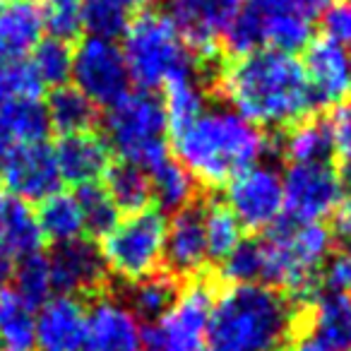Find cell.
<instances>
[{"label": "cell", "instance_id": "9a60e30c", "mask_svg": "<svg viewBox=\"0 0 351 351\" xmlns=\"http://www.w3.org/2000/svg\"><path fill=\"white\" fill-rule=\"evenodd\" d=\"M87 332V301L77 296H51L34 320V346L39 351H82Z\"/></svg>", "mask_w": 351, "mask_h": 351}, {"label": "cell", "instance_id": "603a6c76", "mask_svg": "<svg viewBox=\"0 0 351 351\" xmlns=\"http://www.w3.org/2000/svg\"><path fill=\"white\" fill-rule=\"evenodd\" d=\"M313 335L332 351H351V296L322 287L313 301Z\"/></svg>", "mask_w": 351, "mask_h": 351}, {"label": "cell", "instance_id": "d6986e66", "mask_svg": "<svg viewBox=\"0 0 351 351\" xmlns=\"http://www.w3.org/2000/svg\"><path fill=\"white\" fill-rule=\"evenodd\" d=\"M41 34L44 25L36 0H10L0 5V63L27 60Z\"/></svg>", "mask_w": 351, "mask_h": 351}, {"label": "cell", "instance_id": "7a4b0ae2", "mask_svg": "<svg viewBox=\"0 0 351 351\" xmlns=\"http://www.w3.org/2000/svg\"><path fill=\"white\" fill-rule=\"evenodd\" d=\"M301 301L265 284H229L207 320L210 351H274L289 341Z\"/></svg>", "mask_w": 351, "mask_h": 351}, {"label": "cell", "instance_id": "7bdbcfd3", "mask_svg": "<svg viewBox=\"0 0 351 351\" xmlns=\"http://www.w3.org/2000/svg\"><path fill=\"white\" fill-rule=\"evenodd\" d=\"M5 3H10V0H0V5H5Z\"/></svg>", "mask_w": 351, "mask_h": 351}, {"label": "cell", "instance_id": "60d3db41", "mask_svg": "<svg viewBox=\"0 0 351 351\" xmlns=\"http://www.w3.org/2000/svg\"><path fill=\"white\" fill-rule=\"evenodd\" d=\"M15 267H17V260L0 250V287H8V282L15 277Z\"/></svg>", "mask_w": 351, "mask_h": 351}, {"label": "cell", "instance_id": "f1b7e54d", "mask_svg": "<svg viewBox=\"0 0 351 351\" xmlns=\"http://www.w3.org/2000/svg\"><path fill=\"white\" fill-rule=\"evenodd\" d=\"M161 101H164L166 111L169 142L173 137L183 135L202 116V94L193 75H181V77L169 80L161 87Z\"/></svg>", "mask_w": 351, "mask_h": 351}, {"label": "cell", "instance_id": "8fae6325", "mask_svg": "<svg viewBox=\"0 0 351 351\" xmlns=\"http://www.w3.org/2000/svg\"><path fill=\"white\" fill-rule=\"evenodd\" d=\"M224 200L239 219L243 234L258 236L282 217L284 186L282 176L272 169H248L231 178L224 188Z\"/></svg>", "mask_w": 351, "mask_h": 351}, {"label": "cell", "instance_id": "4316f807", "mask_svg": "<svg viewBox=\"0 0 351 351\" xmlns=\"http://www.w3.org/2000/svg\"><path fill=\"white\" fill-rule=\"evenodd\" d=\"M152 193H154V205L164 215H176L193 200H197L202 188L197 181L186 171V166L176 159L173 154L164 161L156 171L149 173Z\"/></svg>", "mask_w": 351, "mask_h": 351}, {"label": "cell", "instance_id": "2e32d148", "mask_svg": "<svg viewBox=\"0 0 351 351\" xmlns=\"http://www.w3.org/2000/svg\"><path fill=\"white\" fill-rule=\"evenodd\" d=\"M53 154L60 171V181L77 188L101 181L108 166L116 159L106 135H101L99 130L60 135L53 147Z\"/></svg>", "mask_w": 351, "mask_h": 351}, {"label": "cell", "instance_id": "7402d4cb", "mask_svg": "<svg viewBox=\"0 0 351 351\" xmlns=\"http://www.w3.org/2000/svg\"><path fill=\"white\" fill-rule=\"evenodd\" d=\"M46 116L49 125L58 135H73V132H94L104 125V111L80 92L75 84L51 89L46 101Z\"/></svg>", "mask_w": 351, "mask_h": 351}, {"label": "cell", "instance_id": "52a82bcc", "mask_svg": "<svg viewBox=\"0 0 351 351\" xmlns=\"http://www.w3.org/2000/svg\"><path fill=\"white\" fill-rule=\"evenodd\" d=\"M284 210L282 215L293 224H317L330 221L339 202L344 200V188L335 161L322 164H291L284 176Z\"/></svg>", "mask_w": 351, "mask_h": 351}, {"label": "cell", "instance_id": "277c9868", "mask_svg": "<svg viewBox=\"0 0 351 351\" xmlns=\"http://www.w3.org/2000/svg\"><path fill=\"white\" fill-rule=\"evenodd\" d=\"M128 77L142 92H161L169 80L193 75V56L161 5H142L123 32Z\"/></svg>", "mask_w": 351, "mask_h": 351}, {"label": "cell", "instance_id": "b9f144b4", "mask_svg": "<svg viewBox=\"0 0 351 351\" xmlns=\"http://www.w3.org/2000/svg\"><path fill=\"white\" fill-rule=\"evenodd\" d=\"M125 3L132 10H137V8H142V5H159V0H125Z\"/></svg>", "mask_w": 351, "mask_h": 351}, {"label": "cell", "instance_id": "5bb4252c", "mask_svg": "<svg viewBox=\"0 0 351 351\" xmlns=\"http://www.w3.org/2000/svg\"><path fill=\"white\" fill-rule=\"evenodd\" d=\"M301 65L313 84L322 108L341 101L351 94V65L346 49L325 32L311 36L301 51Z\"/></svg>", "mask_w": 351, "mask_h": 351}, {"label": "cell", "instance_id": "ab89813d", "mask_svg": "<svg viewBox=\"0 0 351 351\" xmlns=\"http://www.w3.org/2000/svg\"><path fill=\"white\" fill-rule=\"evenodd\" d=\"M289 3H291L298 15H303L308 22H315V20H322V15H325L327 8H330L335 0H289Z\"/></svg>", "mask_w": 351, "mask_h": 351}, {"label": "cell", "instance_id": "f546056e", "mask_svg": "<svg viewBox=\"0 0 351 351\" xmlns=\"http://www.w3.org/2000/svg\"><path fill=\"white\" fill-rule=\"evenodd\" d=\"M75 197H77L80 210H82L84 236H87V239L99 241L101 236H106L108 231L116 229V224L121 221V212L113 205L111 195H108L106 188L101 186V181L80 186Z\"/></svg>", "mask_w": 351, "mask_h": 351}, {"label": "cell", "instance_id": "44dd1931", "mask_svg": "<svg viewBox=\"0 0 351 351\" xmlns=\"http://www.w3.org/2000/svg\"><path fill=\"white\" fill-rule=\"evenodd\" d=\"M49 130L41 101H0V159L17 147L46 142Z\"/></svg>", "mask_w": 351, "mask_h": 351}, {"label": "cell", "instance_id": "f35d334b", "mask_svg": "<svg viewBox=\"0 0 351 351\" xmlns=\"http://www.w3.org/2000/svg\"><path fill=\"white\" fill-rule=\"evenodd\" d=\"M330 229L335 234L339 250H349L351 248V197L349 195H344V200L339 202L335 215L330 217Z\"/></svg>", "mask_w": 351, "mask_h": 351}, {"label": "cell", "instance_id": "6da1fadb", "mask_svg": "<svg viewBox=\"0 0 351 351\" xmlns=\"http://www.w3.org/2000/svg\"><path fill=\"white\" fill-rule=\"evenodd\" d=\"M202 97L231 104L243 121L265 132L284 130L301 118L325 111L301 58L274 49L226 58Z\"/></svg>", "mask_w": 351, "mask_h": 351}, {"label": "cell", "instance_id": "e0dca14e", "mask_svg": "<svg viewBox=\"0 0 351 351\" xmlns=\"http://www.w3.org/2000/svg\"><path fill=\"white\" fill-rule=\"evenodd\" d=\"M140 322L113 293L87 301L82 351H137Z\"/></svg>", "mask_w": 351, "mask_h": 351}, {"label": "cell", "instance_id": "74e56055", "mask_svg": "<svg viewBox=\"0 0 351 351\" xmlns=\"http://www.w3.org/2000/svg\"><path fill=\"white\" fill-rule=\"evenodd\" d=\"M325 287L339 289L351 296V248L337 250L325 267Z\"/></svg>", "mask_w": 351, "mask_h": 351}, {"label": "cell", "instance_id": "9c48e42d", "mask_svg": "<svg viewBox=\"0 0 351 351\" xmlns=\"http://www.w3.org/2000/svg\"><path fill=\"white\" fill-rule=\"evenodd\" d=\"M73 84L99 108H111L130 92L123 53L113 41L87 36L75 44Z\"/></svg>", "mask_w": 351, "mask_h": 351}, {"label": "cell", "instance_id": "5b68a950", "mask_svg": "<svg viewBox=\"0 0 351 351\" xmlns=\"http://www.w3.org/2000/svg\"><path fill=\"white\" fill-rule=\"evenodd\" d=\"M104 123L113 154L142 169L147 176L171 156L161 92H128L121 101L106 108Z\"/></svg>", "mask_w": 351, "mask_h": 351}, {"label": "cell", "instance_id": "ba28073f", "mask_svg": "<svg viewBox=\"0 0 351 351\" xmlns=\"http://www.w3.org/2000/svg\"><path fill=\"white\" fill-rule=\"evenodd\" d=\"M243 0H171V20L193 56V68L226 58L221 36Z\"/></svg>", "mask_w": 351, "mask_h": 351}, {"label": "cell", "instance_id": "ee69618b", "mask_svg": "<svg viewBox=\"0 0 351 351\" xmlns=\"http://www.w3.org/2000/svg\"><path fill=\"white\" fill-rule=\"evenodd\" d=\"M349 65H351V56H349Z\"/></svg>", "mask_w": 351, "mask_h": 351}, {"label": "cell", "instance_id": "ffe728a7", "mask_svg": "<svg viewBox=\"0 0 351 351\" xmlns=\"http://www.w3.org/2000/svg\"><path fill=\"white\" fill-rule=\"evenodd\" d=\"M41 245L44 236L29 202L10 193H0V250L20 263L29 255L41 253Z\"/></svg>", "mask_w": 351, "mask_h": 351}, {"label": "cell", "instance_id": "30bf717a", "mask_svg": "<svg viewBox=\"0 0 351 351\" xmlns=\"http://www.w3.org/2000/svg\"><path fill=\"white\" fill-rule=\"evenodd\" d=\"M46 258L51 265L53 289H58L65 296L92 301V298L113 293L116 289V279L108 274L97 241L87 239V236L53 245L51 255Z\"/></svg>", "mask_w": 351, "mask_h": 351}, {"label": "cell", "instance_id": "7c38bea8", "mask_svg": "<svg viewBox=\"0 0 351 351\" xmlns=\"http://www.w3.org/2000/svg\"><path fill=\"white\" fill-rule=\"evenodd\" d=\"M0 181L10 195L25 202H44L60 191V171L53 147L49 142H34L12 149L0 159Z\"/></svg>", "mask_w": 351, "mask_h": 351}, {"label": "cell", "instance_id": "d590c367", "mask_svg": "<svg viewBox=\"0 0 351 351\" xmlns=\"http://www.w3.org/2000/svg\"><path fill=\"white\" fill-rule=\"evenodd\" d=\"M332 137V156L337 166L351 164V94L325 108Z\"/></svg>", "mask_w": 351, "mask_h": 351}, {"label": "cell", "instance_id": "4dcf8cb0", "mask_svg": "<svg viewBox=\"0 0 351 351\" xmlns=\"http://www.w3.org/2000/svg\"><path fill=\"white\" fill-rule=\"evenodd\" d=\"M73 56H75V46L65 44L58 39H41L39 46L32 51V68H34L36 77L41 80L44 87H63L70 84L73 77Z\"/></svg>", "mask_w": 351, "mask_h": 351}, {"label": "cell", "instance_id": "484cf974", "mask_svg": "<svg viewBox=\"0 0 351 351\" xmlns=\"http://www.w3.org/2000/svg\"><path fill=\"white\" fill-rule=\"evenodd\" d=\"M36 221L44 241L58 245L68 243V241L82 239L84 236V219L80 202L75 193L58 191L44 202H39V212H36Z\"/></svg>", "mask_w": 351, "mask_h": 351}, {"label": "cell", "instance_id": "d4e9b609", "mask_svg": "<svg viewBox=\"0 0 351 351\" xmlns=\"http://www.w3.org/2000/svg\"><path fill=\"white\" fill-rule=\"evenodd\" d=\"M243 241V229L239 219L226 205L224 193L217 191L205 195V243H207V263L219 267L236 245Z\"/></svg>", "mask_w": 351, "mask_h": 351}, {"label": "cell", "instance_id": "836d02e7", "mask_svg": "<svg viewBox=\"0 0 351 351\" xmlns=\"http://www.w3.org/2000/svg\"><path fill=\"white\" fill-rule=\"evenodd\" d=\"M15 291L29 303L32 308L44 306L53 293V279H51L49 258L41 253H34L29 258L20 260L15 267Z\"/></svg>", "mask_w": 351, "mask_h": 351}, {"label": "cell", "instance_id": "1f68e13d", "mask_svg": "<svg viewBox=\"0 0 351 351\" xmlns=\"http://www.w3.org/2000/svg\"><path fill=\"white\" fill-rule=\"evenodd\" d=\"M41 15V25L51 34V39L77 44L84 34L82 0H36Z\"/></svg>", "mask_w": 351, "mask_h": 351}, {"label": "cell", "instance_id": "4fadbf2b", "mask_svg": "<svg viewBox=\"0 0 351 351\" xmlns=\"http://www.w3.org/2000/svg\"><path fill=\"white\" fill-rule=\"evenodd\" d=\"M205 195L171 215L164 243V269L178 279H191L207 267V243H205Z\"/></svg>", "mask_w": 351, "mask_h": 351}, {"label": "cell", "instance_id": "f6af8a7d", "mask_svg": "<svg viewBox=\"0 0 351 351\" xmlns=\"http://www.w3.org/2000/svg\"><path fill=\"white\" fill-rule=\"evenodd\" d=\"M274 351H284V349H274Z\"/></svg>", "mask_w": 351, "mask_h": 351}, {"label": "cell", "instance_id": "e575fe53", "mask_svg": "<svg viewBox=\"0 0 351 351\" xmlns=\"http://www.w3.org/2000/svg\"><path fill=\"white\" fill-rule=\"evenodd\" d=\"M44 89L29 60L0 63V101H39Z\"/></svg>", "mask_w": 351, "mask_h": 351}, {"label": "cell", "instance_id": "ac0fdd59", "mask_svg": "<svg viewBox=\"0 0 351 351\" xmlns=\"http://www.w3.org/2000/svg\"><path fill=\"white\" fill-rule=\"evenodd\" d=\"M181 291H183V279L161 269V272L152 274V277L135 284L116 282L113 296L135 315L140 327H145L159 322L176 306Z\"/></svg>", "mask_w": 351, "mask_h": 351}, {"label": "cell", "instance_id": "83f0119b", "mask_svg": "<svg viewBox=\"0 0 351 351\" xmlns=\"http://www.w3.org/2000/svg\"><path fill=\"white\" fill-rule=\"evenodd\" d=\"M36 311L12 287H0V351H32Z\"/></svg>", "mask_w": 351, "mask_h": 351}, {"label": "cell", "instance_id": "8d00e7d4", "mask_svg": "<svg viewBox=\"0 0 351 351\" xmlns=\"http://www.w3.org/2000/svg\"><path fill=\"white\" fill-rule=\"evenodd\" d=\"M322 32L351 49V0H335L322 15Z\"/></svg>", "mask_w": 351, "mask_h": 351}, {"label": "cell", "instance_id": "d6a6232c", "mask_svg": "<svg viewBox=\"0 0 351 351\" xmlns=\"http://www.w3.org/2000/svg\"><path fill=\"white\" fill-rule=\"evenodd\" d=\"M132 12L135 10L125 0H82L84 29L92 32L97 39L113 41L123 36Z\"/></svg>", "mask_w": 351, "mask_h": 351}, {"label": "cell", "instance_id": "8992f818", "mask_svg": "<svg viewBox=\"0 0 351 351\" xmlns=\"http://www.w3.org/2000/svg\"><path fill=\"white\" fill-rule=\"evenodd\" d=\"M169 219L156 205L123 217L116 229L97 241L108 274L121 284H135L164 269Z\"/></svg>", "mask_w": 351, "mask_h": 351}, {"label": "cell", "instance_id": "cb8c5ba5", "mask_svg": "<svg viewBox=\"0 0 351 351\" xmlns=\"http://www.w3.org/2000/svg\"><path fill=\"white\" fill-rule=\"evenodd\" d=\"M101 186L111 195L113 205L118 207L121 215H137L154 205V193H152L149 176L137 166L128 164L123 159H113L108 171L104 173Z\"/></svg>", "mask_w": 351, "mask_h": 351}, {"label": "cell", "instance_id": "3957f363", "mask_svg": "<svg viewBox=\"0 0 351 351\" xmlns=\"http://www.w3.org/2000/svg\"><path fill=\"white\" fill-rule=\"evenodd\" d=\"M265 152V130L239 113H207L171 140V154L202 191H224L231 178L253 169Z\"/></svg>", "mask_w": 351, "mask_h": 351}]
</instances>
